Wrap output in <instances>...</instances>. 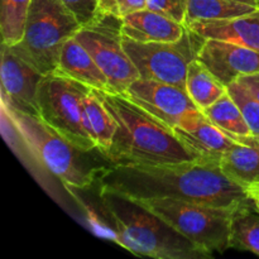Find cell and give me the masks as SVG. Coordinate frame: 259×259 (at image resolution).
<instances>
[{
	"label": "cell",
	"instance_id": "obj_15",
	"mask_svg": "<svg viewBox=\"0 0 259 259\" xmlns=\"http://www.w3.org/2000/svg\"><path fill=\"white\" fill-rule=\"evenodd\" d=\"M234 143L223 153L220 168L244 187L259 185V142L253 136H228Z\"/></svg>",
	"mask_w": 259,
	"mask_h": 259
},
{
	"label": "cell",
	"instance_id": "obj_10",
	"mask_svg": "<svg viewBox=\"0 0 259 259\" xmlns=\"http://www.w3.org/2000/svg\"><path fill=\"white\" fill-rule=\"evenodd\" d=\"M124 95L174 129L186 113L200 110L186 90L171 83L139 77Z\"/></svg>",
	"mask_w": 259,
	"mask_h": 259
},
{
	"label": "cell",
	"instance_id": "obj_19",
	"mask_svg": "<svg viewBox=\"0 0 259 259\" xmlns=\"http://www.w3.org/2000/svg\"><path fill=\"white\" fill-rule=\"evenodd\" d=\"M257 8L235 0H187L185 25L197 20L232 19L248 14Z\"/></svg>",
	"mask_w": 259,
	"mask_h": 259
},
{
	"label": "cell",
	"instance_id": "obj_9",
	"mask_svg": "<svg viewBox=\"0 0 259 259\" xmlns=\"http://www.w3.org/2000/svg\"><path fill=\"white\" fill-rule=\"evenodd\" d=\"M123 37V19L104 13H98L90 22L81 25L75 34L105 73L110 93L124 94L141 77L124 50Z\"/></svg>",
	"mask_w": 259,
	"mask_h": 259
},
{
	"label": "cell",
	"instance_id": "obj_18",
	"mask_svg": "<svg viewBox=\"0 0 259 259\" xmlns=\"http://www.w3.org/2000/svg\"><path fill=\"white\" fill-rule=\"evenodd\" d=\"M186 91L195 105L202 111L227 94L228 88L199 60H195L190 63L187 70Z\"/></svg>",
	"mask_w": 259,
	"mask_h": 259
},
{
	"label": "cell",
	"instance_id": "obj_14",
	"mask_svg": "<svg viewBox=\"0 0 259 259\" xmlns=\"http://www.w3.org/2000/svg\"><path fill=\"white\" fill-rule=\"evenodd\" d=\"M123 34L138 42H175L186 32V25L147 8L125 15Z\"/></svg>",
	"mask_w": 259,
	"mask_h": 259
},
{
	"label": "cell",
	"instance_id": "obj_11",
	"mask_svg": "<svg viewBox=\"0 0 259 259\" xmlns=\"http://www.w3.org/2000/svg\"><path fill=\"white\" fill-rule=\"evenodd\" d=\"M43 76L34 66L19 57L9 45L2 43L3 103L25 114L40 116L37 95Z\"/></svg>",
	"mask_w": 259,
	"mask_h": 259
},
{
	"label": "cell",
	"instance_id": "obj_21",
	"mask_svg": "<svg viewBox=\"0 0 259 259\" xmlns=\"http://www.w3.org/2000/svg\"><path fill=\"white\" fill-rule=\"evenodd\" d=\"M204 115L227 136H252L242 110L229 93L202 110Z\"/></svg>",
	"mask_w": 259,
	"mask_h": 259
},
{
	"label": "cell",
	"instance_id": "obj_13",
	"mask_svg": "<svg viewBox=\"0 0 259 259\" xmlns=\"http://www.w3.org/2000/svg\"><path fill=\"white\" fill-rule=\"evenodd\" d=\"M174 132L180 141L200 157L219 161L223 153L234 143L222 129L211 123L201 110H192L180 119Z\"/></svg>",
	"mask_w": 259,
	"mask_h": 259
},
{
	"label": "cell",
	"instance_id": "obj_24",
	"mask_svg": "<svg viewBox=\"0 0 259 259\" xmlns=\"http://www.w3.org/2000/svg\"><path fill=\"white\" fill-rule=\"evenodd\" d=\"M228 93L242 110L252 136L259 142V101L255 100L238 81L228 86Z\"/></svg>",
	"mask_w": 259,
	"mask_h": 259
},
{
	"label": "cell",
	"instance_id": "obj_23",
	"mask_svg": "<svg viewBox=\"0 0 259 259\" xmlns=\"http://www.w3.org/2000/svg\"><path fill=\"white\" fill-rule=\"evenodd\" d=\"M32 0H0V32L3 43L17 45L23 39Z\"/></svg>",
	"mask_w": 259,
	"mask_h": 259
},
{
	"label": "cell",
	"instance_id": "obj_6",
	"mask_svg": "<svg viewBox=\"0 0 259 259\" xmlns=\"http://www.w3.org/2000/svg\"><path fill=\"white\" fill-rule=\"evenodd\" d=\"M90 91L91 88L80 81L52 72L43 76L37 95L40 118L85 152L98 151L85 111Z\"/></svg>",
	"mask_w": 259,
	"mask_h": 259
},
{
	"label": "cell",
	"instance_id": "obj_20",
	"mask_svg": "<svg viewBox=\"0 0 259 259\" xmlns=\"http://www.w3.org/2000/svg\"><path fill=\"white\" fill-rule=\"evenodd\" d=\"M230 248L259 255V212L254 200L235 210L232 219Z\"/></svg>",
	"mask_w": 259,
	"mask_h": 259
},
{
	"label": "cell",
	"instance_id": "obj_7",
	"mask_svg": "<svg viewBox=\"0 0 259 259\" xmlns=\"http://www.w3.org/2000/svg\"><path fill=\"white\" fill-rule=\"evenodd\" d=\"M139 201L211 255L230 248L232 219L238 207L210 206L175 199Z\"/></svg>",
	"mask_w": 259,
	"mask_h": 259
},
{
	"label": "cell",
	"instance_id": "obj_25",
	"mask_svg": "<svg viewBox=\"0 0 259 259\" xmlns=\"http://www.w3.org/2000/svg\"><path fill=\"white\" fill-rule=\"evenodd\" d=\"M146 8L185 24L187 0H146Z\"/></svg>",
	"mask_w": 259,
	"mask_h": 259
},
{
	"label": "cell",
	"instance_id": "obj_4",
	"mask_svg": "<svg viewBox=\"0 0 259 259\" xmlns=\"http://www.w3.org/2000/svg\"><path fill=\"white\" fill-rule=\"evenodd\" d=\"M3 111L8 115L15 131L35 158L50 174L60 179L66 187L89 189L99 180L106 166H99L85 152L61 136L40 116L30 115L3 103Z\"/></svg>",
	"mask_w": 259,
	"mask_h": 259
},
{
	"label": "cell",
	"instance_id": "obj_2",
	"mask_svg": "<svg viewBox=\"0 0 259 259\" xmlns=\"http://www.w3.org/2000/svg\"><path fill=\"white\" fill-rule=\"evenodd\" d=\"M93 90L116 121L113 143L103 154L109 164H164L202 158L180 141L174 129L124 94Z\"/></svg>",
	"mask_w": 259,
	"mask_h": 259
},
{
	"label": "cell",
	"instance_id": "obj_22",
	"mask_svg": "<svg viewBox=\"0 0 259 259\" xmlns=\"http://www.w3.org/2000/svg\"><path fill=\"white\" fill-rule=\"evenodd\" d=\"M85 111L93 138L98 144V151L104 154L113 143L114 134L116 131L115 119L111 116L93 89L85 99Z\"/></svg>",
	"mask_w": 259,
	"mask_h": 259
},
{
	"label": "cell",
	"instance_id": "obj_8",
	"mask_svg": "<svg viewBox=\"0 0 259 259\" xmlns=\"http://www.w3.org/2000/svg\"><path fill=\"white\" fill-rule=\"evenodd\" d=\"M205 40L206 38L186 27L184 35L175 42H138L124 35L123 46L142 78L186 90L189 66L197 60Z\"/></svg>",
	"mask_w": 259,
	"mask_h": 259
},
{
	"label": "cell",
	"instance_id": "obj_1",
	"mask_svg": "<svg viewBox=\"0 0 259 259\" xmlns=\"http://www.w3.org/2000/svg\"><path fill=\"white\" fill-rule=\"evenodd\" d=\"M98 182L99 187L136 200L175 199L219 207H239L253 201L244 187L223 172L219 161L206 158L164 164H110Z\"/></svg>",
	"mask_w": 259,
	"mask_h": 259
},
{
	"label": "cell",
	"instance_id": "obj_28",
	"mask_svg": "<svg viewBox=\"0 0 259 259\" xmlns=\"http://www.w3.org/2000/svg\"><path fill=\"white\" fill-rule=\"evenodd\" d=\"M238 82L255 99L259 101V72L253 73V75L243 76L238 80Z\"/></svg>",
	"mask_w": 259,
	"mask_h": 259
},
{
	"label": "cell",
	"instance_id": "obj_31",
	"mask_svg": "<svg viewBox=\"0 0 259 259\" xmlns=\"http://www.w3.org/2000/svg\"><path fill=\"white\" fill-rule=\"evenodd\" d=\"M254 202H255V207H257V211L259 212V199H255Z\"/></svg>",
	"mask_w": 259,
	"mask_h": 259
},
{
	"label": "cell",
	"instance_id": "obj_30",
	"mask_svg": "<svg viewBox=\"0 0 259 259\" xmlns=\"http://www.w3.org/2000/svg\"><path fill=\"white\" fill-rule=\"evenodd\" d=\"M235 2L245 3V4H250V5H254V7H259V0H235Z\"/></svg>",
	"mask_w": 259,
	"mask_h": 259
},
{
	"label": "cell",
	"instance_id": "obj_3",
	"mask_svg": "<svg viewBox=\"0 0 259 259\" xmlns=\"http://www.w3.org/2000/svg\"><path fill=\"white\" fill-rule=\"evenodd\" d=\"M99 189L103 209L113 220L114 240L133 254L158 259L211 257L139 200L115 190Z\"/></svg>",
	"mask_w": 259,
	"mask_h": 259
},
{
	"label": "cell",
	"instance_id": "obj_27",
	"mask_svg": "<svg viewBox=\"0 0 259 259\" xmlns=\"http://www.w3.org/2000/svg\"><path fill=\"white\" fill-rule=\"evenodd\" d=\"M81 24H86L98 14V0H62Z\"/></svg>",
	"mask_w": 259,
	"mask_h": 259
},
{
	"label": "cell",
	"instance_id": "obj_26",
	"mask_svg": "<svg viewBox=\"0 0 259 259\" xmlns=\"http://www.w3.org/2000/svg\"><path fill=\"white\" fill-rule=\"evenodd\" d=\"M146 8V0H98V13L124 18Z\"/></svg>",
	"mask_w": 259,
	"mask_h": 259
},
{
	"label": "cell",
	"instance_id": "obj_12",
	"mask_svg": "<svg viewBox=\"0 0 259 259\" xmlns=\"http://www.w3.org/2000/svg\"><path fill=\"white\" fill-rule=\"evenodd\" d=\"M197 60L225 86L259 72V52L229 40L209 38Z\"/></svg>",
	"mask_w": 259,
	"mask_h": 259
},
{
	"label": "cell",
	"instance_id": "obj_5",
	"mask_svg": "<svg viewBox=\"0 0 259 259\" xmlns=\"http://www.w3.org/2000/svg\"><path fill=\"white\" fill-rule=\"evenodd\" d=\"M81 25L62 0H32L23 39L10 47L42 75H48L58 70L63 45Z\"/></svg>",
	"mask_w": 259,
	"mask_h": 259
},
{
	"label": "cell",
	"instance_id": "obj_17",
	"mask_svg": "<svg viewBox=\"0 0 259 259\" xmlns=\"http://www.w3.org/2000/svg\"><path fill=\"white\" fill-rule=\"evenodd\" d=\"M56 72L80 81L91 89L109 90L105 73L101 71L90 52L75 37L70 38L63 45L58 70Z\"/></svg>",
	"mask_w": 259,
	"mask_h": 259
},
{
	"label": "cell",
	"instance_id": "obj_29",
	"mask_svg": "<svg viewBox=\"0 0 259 259\" xmlns=\"http://www.w3.org/2000/svg\"><path fill=\"white\" fill-rule=\"evenodd\" d=\"M248 194L252 197L253 200L259 199V185H254V186H250L249 189H247Z\"/></svg>",
	"mask_w": 259,
	"mask_h": 259
},
{
	"label": "cell",
	"instance_id": "obj_16",
	"mask_svg": "<svg viewBox=\"0 0 259 259\" xmlns=\"http://www.w3.org/2000/svg\"><path fill=\"white\" fill-rule=\"evenodd\" d=\"M186 27L206 39L229 40L259 52V7L248 14L232 19L197 20Z\"/></svg>",
	"mask_w": 259,
	"mask_h": 259
}]
</instances>
